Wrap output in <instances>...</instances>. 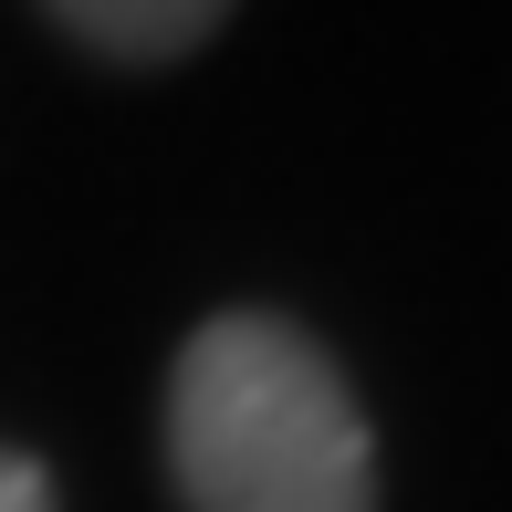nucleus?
Wrapping results in <instances>:
<instances>
[{
  "instance_id": "nucleus-1",
  "label": "nucleus",
  "mask_w": 512,
  "mask_h": 512,
  "mask_svg": "<svg viewBox=\"0 0 512 512\" xmlns=\"http://www.w3.org/2000/svg\"><path fill=\"white\" fill-rule=\"evenodd\" d=\"M168 481L189 512H377V439L304 324L209 314L168 366Z\"/></svg>"
},
{
  "instance_id": "nucleus-2",
  "label": "nucleus",
  "mask_w": 512,
  "mask_h": 512,
  "mask_svg": "<svg viewBox=\"0 0 512 512\" xmlns=\"http://www.w3.org/2000/svg\"><path fill=\"white\" fill-rule=\"evenodd\" d=\"M42 11L105 63H178L230 21V0H42Z\"/></svg>"
},
{
  "instance_id": "nucleus-3",
  "label": "nucleus",
  "mask_w": 512,
  "mask_h": 512,
  "mask_svg": "<svg viewBox=\"0 0 512 512\" xmlns=\"http://www.w3.org/2000/svg\"><path fill=\"white\" fill-rule=\"evenodd\" d=\"M0 512H53V471L32 450H0Z\"/></svg>"
}]
</instances>
